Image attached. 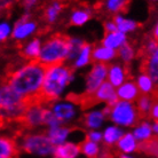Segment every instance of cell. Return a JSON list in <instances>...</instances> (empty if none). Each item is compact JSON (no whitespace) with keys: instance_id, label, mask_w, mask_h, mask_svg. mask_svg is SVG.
Here are the masks:
<instances>
[{"instance_id":"cell-23","label":"cell","mask_w":158,"mask_h":158,"mask_svg":"<svg viewBox=\"0 0 158 158\" xmlns=\"http://www.w3.org/2000/svg\"><path fill=\"white\" fill-rule=\"evenodd\" d=\"M104 118H106V116L103 114V111H92V112H87L83 116L81 123L85 125V127L98 128L101 126Z\"/></svg>"},{"instance_id":"cell-8","label":"cell","mask_w":158,"mask_h":158,"mask_svg":"<svg viewBox=\"0 0 158 158\" xmlns=\"http://www.w3.org/2000/svg\"><path fill=\"white\" fill-rule=\"evenodd\" d=\"M126 78H131L128 64L115 63L109 64V72H108V81L114 87L122 86Z\"/></svg>"},{"instance_id":"cell-25","label":"cell","mask_w":158,"mask_h":158,"mask_svg":"<svg viewBox=\"0 0 158 158\" xmlns=\"http://www.w3.org/2000/svg\"><path fill=\"white\" fill-rule=\"evenodd\" d=\"M81 154H84L87 158H99L101 155L100 147L96 142H93L88 139H85L83 142L79 143Z\"/></svg>"},{"instance_id":"cell-22","label":"cell","mask_w":158,"mask_h":158,"mask_svg":"<svg viewBox=\"0 0 158 158\" xmlns=\"http://www.w3.org/2000/svg\"><path fill=\"white\" fill-rule=\"evenodd\" d=\"M125 43H126V37H125V33H123V32H120V31L112 32V33H107L106 37H104L103 40H102L103 46L112 48V49L119 48Z\"/></svg>"},{"instance_id":"cell-33","label":"cell","mask_w":158,"mask_h":158,"mask_svg":"<svg viewBox=\"0 0 158 158\" xmlns=\"http://www.w3.org/2000/svg\"><path fill=\"white\" fill-rule=\"evenodd\" d=\"M151 96H152V106H151L149 118L154 119L155 122H158V86H155Z\"/></svg>"},{"instance_id":"cell-13","label":"cell","mask_w":158,"mask_h":158,"mask_svg":"<svg viewBox=\"0 0 158 158\" xmlns=\"http://www.w3.org/2000/svg\"><path fill=\"white\" fill-rule=\"evenodd\" d=\"M81 152L80 144L73 142H64L60 146L55 147V150L53 154L54 158H77Z\"/></svg>"},{"instance_id":"cell-36","label":"cell","mask_w":158,"mask_h":158,"mask_svg":"<svg viewBox=\"0 0 158 158\" xmlns=\"http://www.w3.org/2000/svg\"><path fill=\"white\" fill-rule=\"evenodd\" d=\"M0 29H1V41H4L9 35V27H8V24L2 23Z\"/></svg>"},{"instance_id":"cell-35","label":"cell","mask_w":158,"mask_h":158,"mask_svg":"<svg viewBox=\"0 0 158 158\" xmlns=\"http://www.w3.org/2000/svg\"><path fill=\"white\" fill-rule=\"evenodd\" d=\"M104 30H106V35H107V33H112V32L118 31V27H117V24H116L114 21L106 22V23H104Z\"/></svg>"},{"instance_id":"cell-26","label":"cell","mask_w":158,"mask_h":158,"mask_svg":"<svg viewBox=\"0 0 158 158\" xmlns=\"http://www.w3.org/2000/svg\"><path fill=\"white\" fill-rule=\"evenodd\" d=\"M130 4L131 0H106L104 7L107 12L117 14L119 12H127Z\"/></svg>"},{"instance_id":"cell-20","label":"cell","mask_w":158,"mask_h":158,"mask_svg":"<svg viewBox=\"0 0 158 158\" xmlns=\"http://www.w3.org/2000/svg\"><path fill=\"white\" fill-rule=\"evenodd\" d=\"M138 152L150 156L152 158H158V136H152L151 139L139 142Z\"/></svg>"},{"instance_id":"cell-41","label":"cell","mask_w":158,"mask_h":158,"mask_svg":"<svg viewBox=\"0 0 158 158\" xmlns=\"http://www.w3.org/2000/svg\"><path fill=\"white\" fill-rule=\"evenodd\" d=\"M155 55H156V56H157V57H158V48H157V49H156V52H155Z\"/></svg>"},{"instance_id":"cell-5","label":"cell","mask_w":158,"mask_h":158,"mask_svg":"<svg viewBox=\"0 0 158 158\" xmlns=\"http://www.w3.org/2000/svg\"><path fill=\"white\" fill-rule=\"evenodd\" d=\"M110 119L120 126H138L142 122L138 112L136 106L128 101H120L112 107L109 115Z\"/></svg>"},{"instance_id":"cell-31","label":"cell","mask_w":158,"mask_h":158,"mask_svg":"<svg viewBox=\"0 0 158 158\" xmlns=\"http://www.w3.org/2000/svg\"><path fill=\"white\" fill-rule=\"evenodd\" d=\"M91 55H92V46L89 44L84 43L81 51H80V54H79L77 60H76L75 68H80L86 65L89 62V60H91Z\"/></svg>"},{"instance_id":"cell-29","label":"cell","mask_w":158,"mask_h":158,"mask_svg":"<svg viewBox=\"0 0 158 158\" xmlns=\"http://www.w3.org/2000/svg\"><path fill=\"white\" fill-rule=\"evenodd\" d=\"M114 22L117 24V27H118V31L123 32V33H125V32H130V31H133L134 29H136L140 25L139 23L134 22V21H131V20H125V19H123L122 16H115L114 17Z\"/></svg>"},{"instance_id":"cell-15","label":"cell","mask_w":158,"mask_h":158,"mask_svg":"<svg viewBox=\"0 0 158 158\" xmlns=\"http://www.w3.org/2000/svg\"><path fill=\"white\" fill-rule=\"evenodd\" d=\"M135 106L138 109V112L140 115L141 120H146L149 119V115H150L151 106H152V96L151 94H140L138 100L135 101Z\"/></svg>"},{"instance_id":"cell-9","label":"cell","mask_w":158,"mask_h":158,"mask_svg":"<svg viewBox=\"0 0 158 158\" xmlns=\"http://www.w3.org/2000/svg\"><path fill=\"white\" fill-rule=\"evenodd\" d=\"M20 146L14 136H5L0 139V158H17L20 155Z\"/></svg>"},{"instance_id":"cell-10","label":"cell","mask_w":158,"mask_h":158,"mask_svg":"<svg viewBox=\"0 0 158 158\" xmlns=\"http://www.w3.org/2000/svg\"><path fill=\"white\" fill-rule=\"evenodd\" d=\"M141 65H140V70L141 73L148 75L152 79L156 86H158V57L155 55L143 56L141 57Z\"/></svg>"},{"instance_id":"cell-7","label":"cell","mask_w":158,"mask_h":158,"mask_svg":"<svg viewBox=\"0 0 158 158\" xmlns=\"http://www.w3.org/2000/svg\"><path fill=\"white\" fill-rule=\"evenodd\" d=\"M24 96L19 94L16 91H14L12 87L7 84H1V95H0V107L1 110L10 109L13 107H16L23 102Z\"/></svg>"},{"instance_id":"cell-21","label":"cell","mask_w":158,"mask_h":158,"mask_svg":"<svg viewBox=\"0 0 158 158\" xmlns=\"http://www.w3.org/2000/svg\"><path fill=\"white\" fill-rule=\"evenodd\" d=\"M123 131L116 126L108 127L103 133V147L106 148H114L123 136Z\"/></svg>"},{"instance_id":"cell-27","label":"cell","mask_w":158,"mask_h":158,"mask_svg":"<svg viewBox=\"0 0 158 158\" xmlns=\"http://www.w3.org/2000/svg\"><path fill=\"white\" fill-rule=\"evenodd\" d=\"M62 8H63V5L61 4V2H59V1L49 4L47 7L44 9V13H43L44 20L46 21V22H48V23L55 22L56 17L60 14V12L62 10Z\"/></svg>"},{"instance_id":"cell-1","label":"cell","mask_w":158,"mask_h":158,"mask_svg":"<svg viewBox=\"0 0 158 158\" xmlns=\"http://www.w3.org/2000/svg\"><path fill=\"white\" fill-rule=\"evenodd\" d=\"M47 69L38 60L25 61L14 70L5 71L2 83L7 84L22 96L38 94L43 87Z\"/></svg>"},{"instance_id":"cell-17","label":"cell","mask_w":158,"mask_h":158,"mask_svg":"<svg viewBox=\"0 0 158 158\" xmlns=\"http://www.w3.org/2000/svg\"><path fill=\"white\" fill-rule=\"evenodd\" d=\"M115 56H117V52L112 48L106 47V46H99L95 47L92 52V60L94 62H101V63H107L108 61L112 60Z\"/></svg>"},{"instance_id":"cell-38","label":"cell","mask_w":158,"mask_h":158,"mask_svg":"<svg viewBox=\"0 0 158 158\" xmlns=\"http://www.w3.org/2000/svg\"><path fill=\"white\" fill-rule=\"evenodd\" d=\"M37 1H38V0H22V6H23L24 8L29 9V8H31L32 6L36 5Z\"/></svg>"},{"instance_id":"cell-30","label":"cell","mask_w":158,"mask_h":158,"mask_svg":"<svg viewBox=\"0 0 158 158\" xmlns=\"http://www.w3.org/2000/svg\"><path fill=\"white\" fill-rule=\"evenodd\" d=\"M91 19V12L88 9H76L71 15V25H83Z\"/></svg>"},{"instance_id":"cell-34","label":"cell","mask_w":158,"mask_h":158,"mask_svg":"<svg viewBox=\"0 0 158 158\" xmlns=\"http://www.w3.org/2000/svg\"><path fill=\"white\" fill-rule=\"evenodd\" d=\"M86 139L91 140V141H93V142L99 143V142H101V141L103 140V135L101 134L100 132H96V131H92V132H89V133L86 135Z\"/></svg>"},{"instance_id":"cell-6","label":"cell","mask_w":158,"mask_h":158,"mask_svg":"<svg viewBox=\"0 0 158 158\" xmlns=\"http://www.w3.org/2000/svg\"><path fill=\"white\" fill-rule=\"evenodd\" d=\"M109 64L108 63H95L92 68L91 72L88 73L86 79V89L85 93L93 94L100 88V86L104 83L106 78H108Z\"/></svg>"},{"instance_id":"cell-14","label":"cell","mask_w":158,"mask_h":158,"mask_svg":"<svg viewBox=\"0 0 158 158\" xmlns=\"http://www.w3.org/2000/svg\"><path fill=\"white\" fill-rule=\"evenodd\" d=\"M138 147L139 141L135 139L133 133H126L116 143V150L120 154L128 155L132 152H138Z\"/></svg>"},{"instance_id":"cell-16","label":"cell","mask_w":158,"mask_h":158,"mask_svg":"<svg viewBox=\"0 0 158 158\" xmlns=\"http://www.w3.org/2000/svg\"><path fill=\"white\" fill-rule=\"evenodd\" d=\"M41 52V44L39 39H33L32 41L23 47L20 51V56L24 61H32V60H38Z\"/></svg>"},{"instance_id":"cell-39","label":"cell","mask_w":158,"mask_h":158,"mask_svg":"<svg viewBox=\"0 0 158 158\" xmlns=\"http://www.w3.org/2000/svg\"><path fill=\"white\" fill-rule=\"evenodd\" d=\"M116 158H133L131 157L130 155H126V154H120L118 151L116 150Z\"/></svg>"},{"instance_id":"cell-32","label":"cell","mask_w":158,"mask_h":158,"mask_svg":"<svg viewBox=\"0 0 158 158\" xmlns=\"http://www.w3.org/2000/svg\"><path fill=\"white\" fill-rule=\"evenodd\" d=\"M134 54H135L134 48H133V46L128 43H125L123 46H120V47L118 48V51H117V55L124 61L125 64H130L131 61L134 59Z\"/></svg>"},{"instance_id":"cell-28","label":"cell","mask_w":158,"mask_h":158,"mask_svg":"<svg viewBox=\"0 0 158 158\" xmlns=\"http://www.w3.org/2000/svg\"><path fill=\"white\" fill-rule=\"evenodd\" d=\"M136 84H138L139 89L142 94H151L152 91L155 89V86H156L155 83L152 81V79L148 75H144V73H141L139 76Z\"/></svg>"},{"instance_id":"cell-37","label":"cell","mask_w":158,"mask_h":158,"mask_svg":"<svg viewBox=\"0 0 158 158\" xmlns=\"http://www.w3.org/2000/svg\"><path fill=\"white\" fill-rule=\"evenodd\" d=\"M14 1L15 0H1V8H2V10L4 9H10L12 7V5L14 4Z\"/></svg>"},{"instance_id":"cell-4","label":"cell","mask_w":158,"mask_h":158,"mask_svg":"<svg viewBox=\"0 0 158 158\" xmlns=\"http://www.w3.org/2000/svg\"><path fill=\"white\" fill-rule=\"evenodd\" d=\"M20 139L19 143L21 150L28 154L37 155V156H49L54 154L55 144L47 135V133H23L20 136L15 138Z\"/></svg>"},{"instance_id":"cell-40","label":"cell","mask_w":158,"mask_h":158,"mask_svg":"<svg viewBox=\"0 0 158 158\" xmlns=\"http://www.w3.org/2000/svg\"><path fill=\"white\" fill-rule=\"evenodd\" d=\"M152 37L155 38V40H157L158 41V24H157V27L155 28L154 32H152Z\"/></svg>"},{"instance_id":"cell-11","label":"cell","mask_w":158,"mask_h":158,"mask_svg":"<svg viewBox=\"0 0 158 158\" xmlns=\"http://www.w3.org/2000/svg\"><path fill=\"white\" fill-rule=\"evenodd\" d=\"M29 17H30V15H24L20 21H17V23L15 24V28H14V31H13L14 39H23L36 30V22L29 21Z\"/></svg>"},{"instance_id":"cell-24","label":"cell","mask_w":158,"mask_h":158,"mask_svg":"<svg viewBox=\"0 0 158 158\" xmlns=\"http://www.w3.org/2000/svg\"><path fill=\"white\" fill-rule=\"evenodd\" d=\"M152 131L154 130H152V126L150 124H148L146 120H143L135 127L133 135L139 142H143V141H147V140L152 138Z\"/></svg>"},{"instance_id":"cell-12","label":"cell","mask_w":158,"mask_h":158,"mask_svg":"<svg viewBox=\"0 0 158 158\" xmlns=\"http://www.w3.org/2000/svg\"><path fill=\"white\" fill-rule=\"evenodd\" d=\"M141 92L139 89L138 84L135 81H127L124 83L122 86L118 87L117 89V95L120 101H128V102H133L136 101L138 98L140 96Z\"/></svg>"},{"instance_id":"cell-2","label":"cell","mask_w":158,"mask_h":158,"mask_svg":"<svg viewBox=\"0 0 158 158\" xmlns=\"http://www.w3.org/2000/svg\"><path fill=\"white\" fill-rule=\"evenodd\" d=\"M75 71V67L61 64L47 69L45 80L40 92L37 94L38 103L43 107H52L57 101L64 87L70 83Z\"/></svg>"},{"instance_id":"cell-18","label":"cell","mask_w":158,"mask_h":158,"mask_svg":"<svg viewBox=\"0 0 158 158\" xmlns=\"http://www.w3.org/2000/svg\"><path fill=\"white\" fill-rule=\"evenodd\" d=\"M53 109V114L55 117L59 119L61 123L65 122L71 119L75 116V109L71 104L69 103H59V104H53L52 106Z\"/></svg>"},{"instance_id":"cell-19","label":"cell","mask_w":158,"mask_h":158,"mask_svg":"<svg viewBox=\"0 0 158 158\" xmlns=\"http://www.w3.org/2000/svg\"><path fill=\"white\" fill-rule=\"evenodd\" d=\"M71 128L69 127H61V126H56V127H49V130L46 132L47 135L49 136V139L52 140V142L56 146H60L64 143L67 136L69 135V133H71Z\"/></svg>"},{"instance_id":"cell-3","label":"cell","mask_w":158,"mask_h":158,"mask_svg":"<svg viewBox=\"0 0 158 158\" xmlns=\"http://www.w3.org/2000/svg\"><path fill=\"white\" fill-rule=\"evenodd\" d=\"M71 39L63 33L52 35L44 43L38 61L46 69L64 64L65 60L70 59Z\"/></svg>"}]
</instances>
